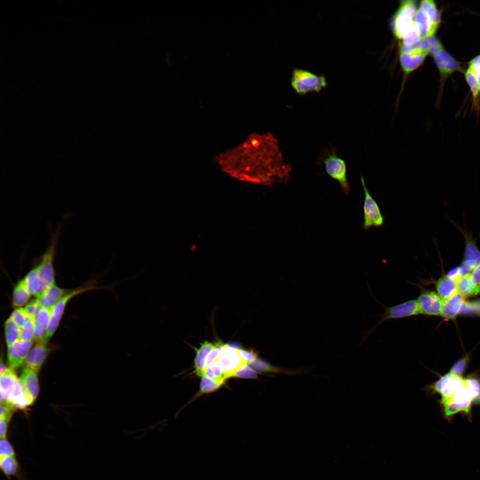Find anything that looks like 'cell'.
<instances>
[{
	"instance_id": "1",
	"label": "cell",
	"mask_w": 480,
	"mask_h": 480,
	"mask_svg": "<svg viewBox=\"0 0 480 480\" xmlns=\"http://www.w3.org/2000/svg\"><path fill=\"white\" fill-rule=\"evenodd\" d=\"M123 457V448L116 449L112 460L104 469L100 480H116Z\"/></svg>"
}]
</instances>
